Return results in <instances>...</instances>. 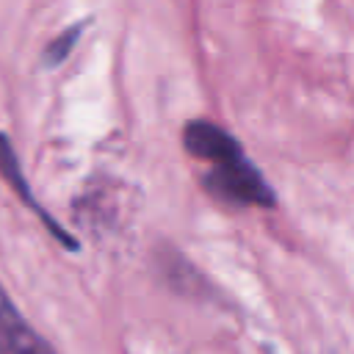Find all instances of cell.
<instances>
[{
  "label": "cell",
  "mask_w": 354,
  "mask_h": 354,
  "mask_svg": "<svg viewBox=\"0 0 354 354\" xmlns=\"http://www.w3.org/2000/svg\"><path fill=\"white\" fill-rule=\"evenodd\" d=\"M80 33H83V22L80 25H72V28H66L58 39H53L50 41V47L44 50V61L50 64V66H55V64H61L69 53H72V47L77 44V39H80Z\"/></svg>",
  "instance_id": "3"
},
{
  "label": "cell",
  "mask_w": 354,
  "mask_h": 354,
  "mask_svg": "<svg viewBox=\"0 0 354 354\" xmlns=\"http://www.w3.org/2000/svg\"><path fill=\"white\" fill-rule=\"evenodd\" d=\"M183 147L196 160H205L210 169L202 177V185L218 202L232 207H274L277 194L263 177V171L246 158L241 141L207 119H191L183 127Z\"/></svg>",
  "instance_id": "1"
},
{
  "label": "cell",
  "mask_w": 354,
  "mask_h": 354,
  "mask_svg": "<svg viewBox=\"0 0 354 354\" xmlns=\"http://www.w3.org/2000/svg\"><path fill=\"white\" fill-rule=\"evenodd\" d=\"M0 354H55L0 285Z\"/></svg>",
  "instance_id": "2"
}]
</instances>
